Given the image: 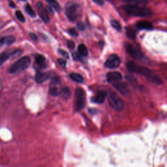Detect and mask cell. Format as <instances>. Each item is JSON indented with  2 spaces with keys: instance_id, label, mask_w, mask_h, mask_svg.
<instances>
[{
  "instance_id": "obj_1",
  "label": "cell",
  "mask_w": 167,
  "mask_h": 167,
  "mask_svg": "<svg viewBox=\"0 0 167 167\" xmlns=\"http://www.w3.org/2000/svg\"><path fill=\"white\" fill-rule=\"evenodd\" d=\"M127 68L130 72H133V73L143 75L144 77L147 78L148 81H150V82L153 84L159 85H161L162 83L161 78L157 74H155L154 72L148 69L147 67L135 64L133 61H129L127 63Z\"/></svg>"
},
{
  "instance_id": "obj_2",
  "label": "cell",
  "mask_w": 167,
  "mask_h": 167,
  "mask_svg": "<svg viewBox=\"0 0 167 167\" xmlns=\"http://www.w3.org/2000/svg\"><path fill=\"white\" fill-rule=\"evenodd\" d=\"M121 9H122L126 14L133 16H140L144 17L147 16L151 15V11L148 8L130 5V4H127V5H124L121 7Z\"/></svg>"
},
{
  "instance_id": "obj_3",
  "label": "cell",
  "mask_w": 167,
  "mask_h": 167,
  "mask_svg": "<svg viewBox=\"0 0 167 167\" xmlns=\"http://www.w3.org/2000/svg\"><path fill=\"white\" fill-rule=\"evenodd\" d=\"M30 65V57L25 56L13 64L9 69L11 74H19L26 70Z\"/></svg>"
},
{
  "instance_id": "obj_4",
  "label": "cell",
  "mask_w": 167,
  "mask_h": 167,
  "mask_svg": "<svg viewBox=\"0 0 167 167\" xmlns=\"http://www.w3.org/2000/svg\"><path fill=\"white\" fill-rule=\"evenodd\" d=\"M79 6L75 3H68L65 7V15L71 22L77 20L80 16Z\"/></svg>"
},
{
  "instance_id": "obj_5",
  "label": "cell",
  "mask_w": 167,
  "mask_h": 167,
  "mask_svg": "<svg viewBox=\"0 0 167 167\" xmlns=\"http://www.w3.org/2000/svg\"><path fill=\"white\" fill-rule=\"evenodd\" d=\"M108 103L110 106L117 112H120L124 109V103L120 96L116 93H112L108 98Z\"/></svg>"
},
{
  "instance_id": "obj_6",
  "label": "cell",
  "mask_w": 167,
  "mask_h": 167,
  "mask_svg": "<svg viewBox=\"0 0 167 167\" xmlns=\"http://www.w3.org/2000/svg\"><path fill=\"white\" fill-rule=\"evenodd\" d=\"M85 105V94L81 88H76L75 91V108L77 111L82 110Z\"/></svg>"
},
{
  "instance_id": "obj_7",
  "label": "cell",
  "mask_w": 167,
  "mask_h": 167,
  "mask_svg": "<svg viewBox=\"0 0 167 167\" xmlns=\"http://www.w3.org/2000/svg\"><path fill=\"white\" fill-rule=\"evenodd\" d=\"M126 51L129 54V56H131L134 60H137L139 61H144L146 58L144 56L142 52L138 50L137 48L135 47L132 44L128 43L125 45Z\"/></svg>"
},
{
  "instance_id": "obj_8",
  "label": "cell",
  "mask_w": 167,
  "mask_h": 167,
  "mask_svg": "<svg viewBox=\"0 0 167 167\" xmlns=\"http://www.w3.org/2000/svg\"><path fill=\"white\" fill-rule=\"evenodd\" d=\"M62 88L60 84V79L58 76H54L52 78L49 88V93L52 96H58L61 95Z\"/></svg>"
},
{
  "instance_id": "obj_9",
  "label": "cell",
  "mask_w": 167,
  "mask_h": 167,
  "mask_svg": "<svg viewBox=\"0 0 167 167\" xmlns=\"http://www.w3.org/2000/svg\"><path fill=\"white\" fill-rule=\"evenodd\" d=\"M121 64V60L120 57L116 54H112L108 57L105 66L108 69H116Z\"/></svg>"
},
{
  "instance_id": "obj_10",
  "label": "cell",
  "mask_w": 167,
  "mask_h": 167,
  "mask_svg": "<svg viewBox=\"0 0 167 167\" xmlns=\"http://www.w3.org/2000/svg\"><path fill=\"white\" fill-rule=\"evenodd\" d=\"M37 7L38 11H39V15L40 17L41 18L43 21L47 24L50 21V19H49L48 15V12L44 8L43 4L39 2H37Z\"/></svg>"
},
{
  "instance_id": "obj_11",
  "label": "cell",
  "mask_w": 167,
  "mask_h": 167,
  "mask_svg": "<svg viewBox=\"0 0 167 167\" xmlns=\"http://www.w3.org/2000/svg\"><path fill=\"white\" fill-rule=\"evenodd\" d=\"M107 96V93L105 90H100L98 91L96 96L92 98V101L95 103L101 104L104 103Z\"/></svg>"
},
{
  "instance_id": "obj_12",
  "label": "cell",
  "mask_w": 167,
  "mask_h": 167,
  "mask_svg": "<svg viewBox=\"0 0 167 167\" xmlns=\"http://www.w3.org/2000/svg\"><path fill=\"white\" fill-rule=\"evenodd\" d=\"M106 78L109 82H118L122 78V75L119 72H110L107 74Z\"/></svg>"
},
{
  "instance_id": "obj_13",
  "label": "cell",
  "mask_w": 167,
  "mask_h": 167,
  "mask_svg": "<svg viewBox=\"0 0 167 167\" xmlns=\"http://www.w3.org/2000/svg\"><path fill=\"white\" fill-rule=\"evenodd\" d=\"M114 87L122 95H127L129 92L128 85L124 82H118L114 84Z\"/></svg>"
},
{
  "instance_id": "obj_14",
  "label": "cell",
  "mask_w": 167,
  "mask_h": 167,
  "mask_svg": "<svg viewBox=\"0 0 167 167\" xmlns=\"http://www.w3.org/2000/svg\"><path fill=\"white\" fill-rule=\"evenodd\" d=\"M137 28L139 30H151L153 26L151 22L146 20H141L137 22Z\"/></svg>"
},
{
  "instance_id": "obj_15",
  "label": "cell",
  "mask_w": 167,
  "mask_h": 167,
  "mask_svg": "<svg viewBox=\"0 0 167 167\" xmlns=\"http://www.w3.org/2000/svg\"><path fill=\"white\" fill-rule=\"evenodd\" d=\"M35 81L38 84H42L48 78V75L47 73H43V72L38 71L37 73L35 74Z\"/></svg>"
},
{
  "instance_id": "obj_16",
  "label": "cell",
  "mask_w": 167,
  "mask_h": 167,
  "mask_svg": "<svg viewBox=\"0 0 167 167\" xmlns=\"http://www.w3.org/2000/svg\"><path fill=\"white\" fill-rule=\"evenodd\" d=\"M15 41V38L13 36H5L0 38V46L11 45Z\"/></svg>"
},
{
  "instance_id": "obj_17",
  "label": "cell",
  "mask_w": 167,
  "mask_h": 167,
  "mask_svg": "<svg viewBox=\"0 0 167 167\" xmlns=\"http://www.w3.org/2000/svg\"><path fill=\"white\" fill-rule=\"evenodd\" d=\"M35 62L40 68H45L47 67L46 58L41 54H37L35 56Z\"/></svg>"
},
{
  "instance_id": "obj_18",
  "label": "cell",
  "mask_w": 167,
  "mask_h": 167,
  "mask_svg": "<svg viewBox=\"0 0 167 167\" xmlns=\"http://www.w3.org/2000/svg\"><path fill=\"white\" fill-rule=\"evenodd\" d=\"M80 56H87L88 54V48L84 44H80L78 47V52H77Z\"/></svg>"
},
{
  "instance_id": "obj_19",
  "label": "cell",
  "mask_w": 167,
  "mask_h": 167,
  "mask_svg": "<svg viewBox=\"0 0 167 167\" xmlns=\"http://www.w3.org/2000/svg\"><path fill=\"white\" fill-rule=\"evenodd\" d=\"M125 3H129L130 5H145L147 3V0H123Z\"/></svg>"
},
{
  "instance_id": "obj_20",
  "label": "cell",
  "mask_w": 167,
  "mask_h": 167,
  "mask_svg": "<svg viewBox=\"0 0 167 167\" xmlns=\"http://www.w3.org/2000/svg\"><path fill=\"white\" fill-rule=\"evenodd\" d=\"M70 77L73 81L78 83H82L84 82V78L82 76L76 73H72L70 74Z\"/></svg>"
},
{
  "instance_id": "obj_21",
  "label": "cell",
  "mask_w": 167,
  "mask_h": 167,
  "mask_svg": "<svg viewBox=\"0 0 167 167\" xmlns=\"http://www.w3.org/2000/svg\"><path fill=\"white\" fill-rule=\"evenodd\" d=\"M13 53L10 54L8 52H3L0 54V66L2 65L3 64H5V61L9 58Z\"/></svg>"
},
{
  "instance_id": "obj_22",
  "label": "cell",
  "mask_w": 167,
  "mask_h": 167,
  "mask_svg": "<svg viewBox=\"0 0 167 167\" xmlns=\"http://www.w3.org/2000/svg\"><path fill=\"white\" fill-rule=\"evenodd\" d=\"M45 1L48 3L50 5V6L53 7L56 11H60L61 10V7L60 4L58 3L56 0H45Z\"/></svg>"
},
{
  "instance_id": "obj_23",
  "label": "cell",
  "mask_w": 167,
  "mask_h": 167,
  "mask_svg": "<svg viewBox=\"0 0 167 167\" xmlns=\"http://www.w3.org/2000/svg\"><path fill=\"white\" fill-rule=\"evenodd\" d=\"M63 97H64L65 99H69L71 97V90L69 88L67 87H64L62 88V92L61 93Z\"/></svg>"
},
{
  "instance_id": "obj_24",
  "label": "cell",
  "mask_w": 167,
  "mask_h": 167,
  "mask_svg": "<svg viewBox=\"0 0 167 167\" xmlns=\"http://www.w3.org/2000/svg\"><path fill=\"white\" fill-rule=\"evenodd\" d=\"M25 10L26 11V12L28 13V14L31 16V17H35L36 16V13L35 12V11L33 9V8L30 6V5L29 4H27L25 7Z\"/></svg>"
},
{
  "instance_id": "obj_25",
  "label": "cell",
  "mask_w": 167,
  "mask_h": 167,
  "mask_svg": "<svg viewBox=\"0 0 167 167\" xmlns=\"http://www.w3.org/2000/svg\"><path fill=\"white\" fill-rule=\"evenodd\" d=\"M111 25L114 29H116L118 31H120L121 30V26L120 24V22L116 20H111Z\"/></svg>"
},
{
  "instance_id": "obj_26",
  "label": "cell",
  "mask_w": 167,
  "mask_h": 167,
  "mask_svg": "<svg viewBox=\"0 0 167 167\" xmlns=\"http://www.w3.org/2000/svg\"><path fill=\"white\" fill-rule=\"evenodd\" d=\"M15 15L17 18V19L20 20L21 22H25V21H26L25 17H24V15L22 14V12L21 11H16L15 12Z\"/></svg>"
},
{
  "instance_id": "obj_27",
  "label": "cell",
  "mask_w": 167,
  "mask_h": 167,
  "mask_svg": "<svg viewBox=\"0 0 167 167\" xmlns=\"http://www.w3.org/2000/svg\"><path fill=\"white\" fill-rule=\"evenodd\" d=\"M127 35L129 38L134 39L135 36H136V32H135V31L133 28H127Z\"/></svg>"
},
{
  "instance_id": "obj_28",
  "label": "cell",
  "mask_w": 167,
  "mask_h": 167,
  "mask_svg": "<svg viewBox=\"0 0 167 167\" xmlns=\"http://www.w3.org/2000/svg\"><path fill=\"white\" fill-rule=\"evenodd\" d=\"M59 53L61 54V56H63L65 58H66V59H69V54L67 53L65 50H64L59 49Z\"/></svg>"
},
{
  "instance_id": "obj_29",
  "label": "cell",
  "mask_w": 167,
  "mask_h": 167,
  "mask_svg": "<svg viewBox=\"0 0 167 167\" xmlns=\"http://www.w3.org/2000/svg\"><path fill=\"white\" fill-rule=\"evenodd\" d=\"M68 32L71 36H73V37H77L78 35L77 31H76L75 28H71V29L69 30Z\"/></svg>"
},
{
  "instance_id": "obj_30",
  "label": "cell",
  "mask_w": 167,
  "mask_h": 167,
  "mask_svg": "<svg viewBox=\"0 0 167 167\" xmlns=\"http://www.w3.org/2000/svg\"><path fill=\"white\" fill-rule=\"evenodd\" d=\"M57 62H58V64H59L60 65V66L61 67H63V68H65L66 65H67L66 60H65L64 59H61V58H60V59L57 60Z\"/></svg>"
},
{
  "instance_id": "obj_31",
  "label": "cell",
  "mask_w": 167,
  "mask_h": 167,
  "mask_svg": "<svg viewBox=\"0 0 167 167\" xmlns=\"http://www.w3.org/2000/svg\"><path fill=\"white\" fill-rule=\"evenodd\" d=\"M67 47L69 49L73 50L75 47V43L73 41V40H68L67 41Z\"/></svg>"
},
{
  "instance_id": "obj_32",
  "label": "cell",
  "mask_w": 167,
  "mask_h": 167,
  "mask_svg": "<svg viewBox=\"0 0 167 167\" xmlns=\"http://www.w3.org/2000/svg\"><path fill=\"white\" fill-rule=\"evenodd\" d=\"M73 57L76 61H81L82 60V58H81V56L79 55V54L77 52H75L73 54Z\"/></svg>"
},
{
  "instance_id": "obj_33",
  "label": "cell",
  "mask_w": 167,
  "mask_h": 167,
  "mask_svg": "<svg viewBox=\"0 0 167 167\" xmlns=\"http://www.w3.org/2000/svg\"><path fill=\"white\" fill-rule=\"evenodd\" d=\"M77 28L81 30V31H83L85 30V24L83 23V22H79L77 24Z\"/></svg>"
},
{
  "instance_id": "obj_34",
  "label": "cell",
  "mask_w": 167,
  "mask_h": 167,
  "mask_svg": "<svg viewBox=\"0 0 167 167\" xmlns=\"http://www.w3.org/2000/svg\"><path fill=\"white\" fill-rule=\"evenodd\" d=\"M93 1L99 5H103L104 3H104V0H93Z\"/></svg>"
},
{
  "instance_id": "obj_35",
  "label": "cell",
  "mask_w": 167,
  "mask_h": 167,
  "mask_svg": "<svg viewBox=\"0 0 167 167\" xmlns=\"http://www.w3.org/2000/svg\"><path fill=\"white\" fill-rule=\"evenodd\" d=\"M30 37L32 38V39H33L34 40H37V35H36L35 34H34L33 33H30Z\"/></svg>"
},
{
  "instance_id": "obj_36",
  "label": "cell",
  "mask_w": 167,
  "mask_h": 167,
  "mask_svg": "<svg viewBox=\"0 0 167 167\" xmlns=\"http://www.w3.org/2000/svg\"><path fill=\"white\" fill-rule=\"evenodd\" d=\"M10 2V5L12 7H15V4L14 3H13L12 2H11V1H9Z\"/></svg>"
},
{
  "instance_id": "obj_37",
  "label": "cell",
  "mask_w": 167,
  "mask_h": 167,
  "mask_svg": "<svg viewBox=\"0 0 167 167\" xmlns=\"http://www.w3.org/2000/svg\"><path fill=\"white\" fill-rule=\"evenodd\" d=\"M22 1H26V0H22Z\"/></svg>"
}]
</instances>
